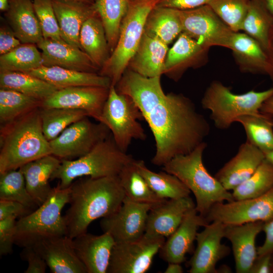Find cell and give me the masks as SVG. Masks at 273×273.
Wrapping results in <instances>:
<instances>
[{
    "label": "cell",
    "instance_id": "6da1fadb",
    "mask_svg": "<svg viewBox=\"0 0 273 273\" xmlns=\"http://www.w3.org/2000/svg\"><path fill=\"white\" fill-rule=\"evenodd\" d=\"M115 87L133 100L147 122L155 142V165L190 153L210 133L209 122L189 98L164 93L161 76L146 77L127 68Z\"/></svg>",
    "mask_w": 273,
    "mask_h": 273
},
{
    "label": "cell",
    "instance_id": "7a4b0ae2",
    "mask_svg": "<svg viewBox=\"0 0 273 273\" xmlns=\"http://www.w3.org/2000/svg\"><path fill=\"white\" fill-rule=\"evenodd\" d=\"M125 197L118 176L78 178L70 186V207L64 216L68 236L73 239L87 232L95 220L110 216Z\"/></svg>",
    "mask_w": 273,
    "mask_h": 273
},
{
    "label": "cell",
    "instance_id": "3957f363",
    "mask_svg": "<svg viewBox=\"0 0 273 273\" xmlns=\"http://www.w3.org/2000/svg\"><path fill=\"white\" fill-rule=\"evenodd\" d=\"M40 108L0 125V173L51 154L50 142L42 131Z\"/></svg>",
    "mask_w": 273,
    "mask_h": 273
},
{
    "label": "cell",
    "instance_id": "277c9868",
    "mask_svg": "<svg viewBox=\"0 0 273 273\" xmlns=\"http://www.w3.org/2000/svg\"><path fill=\"white\" fill-rule=\"evenodd\" d=\"M207 146L203 142L190 153L177 156L162 167L163 170L175 175L193 193L195 208L204 217L214 204L234 200L232 193L205 167L203 155Z\"/></svg>",
    "mask_w": 273,
    "mask_h": 273
},
{
    "label": "cell",
    "instance_id": "5b68a950",
    "mask_svg": "<svg viewBox=\"0 0 273 273\" xmlns=\"http://www.w3.org/2000/svg\"><path fill=\"white\" fill-rule=\"evenodd\" d=\"M134 160L131 155L118 147L111 133L86 154L73 160H61L51 180L58 179L59 187L66 189L81 177L117 176L124 166Z\"/></svg>",
    "mask_w": 273,
    "mask_h": 273
},
{
    "label": "cell",
    "instance_id": "8992f818",
    "mask_svg": "<svg viewBox=\"0 0 273 273\" xmlns=\"http://www.w3.org/2000/svg\"><path fill=\"white\" fill-rule=\"evenodd\" d=\"M272 96L273 87L261 92L251 90L236 94L220 81L214 80L205 91L201 103L204 109L210 111V117L215 126L225 130L240 116L264 115L261 113L260 108Z\"/></svg>",
    "mask_w": 273,
    "mask_h": 273
},
{
    "label": "cell",
    "instance_id": "52a82bcc",
    "mask_svg": "<svg viewBox=\"0 0 273 273\" xmlns=\"http://www.w3.org/2000/svg\"><path fill=\"white\" fill-rule=\"evenodd\" d=\"M160 1L131 0L116 47L100 70L99 74L110 79L111 85L116 86L127 69L144 34L147 18Z\"/></svg>",
    "mask_w": 273,
    "mask_h": 273
},
{
    "label": "cell",
    "instance_id": "ba28073f",
    "mask_svg": "<svg viewBox=\"0 0 273 273\" xmlns=\"http://www.w3.org/2000/svg\"><path fill=\"white\" fill-rule=\"evenodd\" d=\"M70 187L61 189L57 185L42 204L19 218L16 224L15 244L23 248L45 238L68 235L61 211L68 203Z\"/></svg>",
    "mask_w": 273,
    "mask_h": 273
},
{
    "label": "cell",
    "instance_id": "9c48e42d",
    "mask_svg": "<svg viewBox=\"0 0 273 273\" xmlns=\"http://www.w3.org/2000/svg\"><path fill=\"white\" fill-rule=\"evenodd\" d=\"M143 119V114L133 100L128 96L119 93L115 86L111 85L98 122L109 128L122 151L127 152L133 140H146V132L139 121Z\"/></svg>",
    "mask_w": 273,
    "mask_h": 273
},
{
    "label": "cell",
    "instance_id": "30bf717a",
    "mask_svg": "<svg viewBox=\"0 0 273 273\" xmlns=\"http://www.w3.org/2000/svg\"><path fill=\"white\" fill-rule=\"evenodd\" d=\"M89 117L74 122L50 141L51 154L61 160H73L89 152L111 134L103 123H94Z\"/></svg>",
    "mask_w": 273,
    "mask_h": 273
},
{
    "label": "cell",
    "instance_id": "8fae6325",
    "mask_svg": "<svg viewBox=\"0 0 273 273\" xmlns=\"http://www.w3.org/2000/svg\"><path fill=\"white\" fill-rule=\"evenodd\" d=\"M183 32L202 45L230 49L235 32L208 5L187 10H179Z\"/></svg>",
    "mask_w": 273,
    "mask_h": 273
},
{
    "label": "cell",
    "instance_id": "7c38bea8",
    "mask_svg": "<svg viewBox=\"0 0 273 273\" xmlns=\"http://www.w3.org/2000/svg\"><path fill=\"white\" fill-rule=\"evenodd\" d=\"M225 224L268 221L273 218V188L257 197L214 204L204 217Z\"/></svg>",
    "mask_w": 273,
    "mask_h": 273
},
{
    "label": "cell",
    "instance_id": "4fadbf2b",
    "mask_svg": "<svg viewBox=\"0 0 273 273\" xmlns=\"http://www.w3.org/2000/svg\"><path fill=\"white\" fill-rule=\"evenodd\" d=\"M165 238L143 237L135 241L116 243L110 257L108 273H145L150 268L154 256Z\"/></svg>",
    "mask_w": 273,
    "mask_h": 273
},
{
    "label": "cell",
    "instance_id": "5bb4252c",
    "mask_svg": "<svg viewBox=\"0 0 273 273\" xmlns=\"http://www.w3.org/2000/svg\"><path fill=\"white\" fill-rule=\"evenodd\" d=\"M151 205L134 202L125 197L120 208L113 214L102 218L100 226L116 243L135 241L145 234Z\"/></svg>",
    "mask_w": 273,
    "mask_h": 273
},
{
    "label": "cell",
    "instance_id": "9a60e30c",
    "mask_svg": "<svg viewBox=\"0 0 273 273\" xmlns=\"http://www.w3.org/2000/svg\"><path fill=\"white\" fill-rule=\"evenodd\" d=\"M204 228L197 234V246L188 263L190 273H217V263L231 252L229 246L221 243L225 224L214 221Z\"/></svg>",
    "mask_w": 273,
    "mask_h": 273
},
{
    "label": "cell",
    "instance_id": "2e32d148",
    "mask_svg": "<svg viewBox=\"0 0 273 273\" xmlns=\"http://www.w3.org/2000/svg\"><path fill=\"white\" fill-rule=\"evenodd\" d=\"M109 88L78 86L60 89L42 102L41 107H61L85 111L98 122Z\"/></svg>",
    "mask_w": 273,
    "mask_h": 273
},
{
    "label": "cell",
    "instance_id": "e0dca14e",
    "mask_svg": "<svg viewBox=\"0 0 273 273\" xmlns=\"http://www.w3.org/2000/svg\"><path fill=\"white\" fill-rule=\"evenodd\" d=\"M209 49L182 32L168 50L163 74L175 81H178L188 69L197 68L206 64Z\"/></svg>",
    "mask_w": 273,
    "mask_h": 273
},
{
    "label": "cell",
    "instance_id": "ac0fdd59",
    "mask_svg": "<svg viewBox=\"0 0 273 273\" xmlns=\"http://www.w3.org/2000/svg\"><path fill=\"white\" fill-rule=\"evenodd\" d=\"M53 273H87L68 235L41 239L32 245Z\"/></svg>",
    "mask_w": 273,
    "mask_h": 273
},
{
    "label": "cell",
    "instance_id": "d6986e66",
    "mask_svg": "<svg viewBox=\"0 0 273 273\" xmlns=\"http://www.w3.org/2000/svg\"><path fill=\"white\" fill-rule=\"evenodd\" d=\"M190 196L167 199L150 210L144 236L168 238L178 227L187 213L195 208Z\"/></svg>",
    "mask_w": 273,
    "mask_h": 273
},
{
    "label": "cell",
    "instance_id": "ffe728a7",
    "mask_svg": "<svg viewBox=\"0 0 273 273\" xmlns=\"http://www.w3.org/2000/svg\"><path fill=\"white\" fill-rule=\"evenodd\" d=\"M36 45L41 51L42 66H58L82 72H100V68L86 53L64 40L43 38Z\"/></svg>",
    "mask_w": 273,
    "mask_h": 273
},
{
    "label": "cell",
    "instance_id": "44dd1931",
    "mask_svg": "<svg viewBox=\"0 0 273 273\" xmlns=\"http://www.w3.org/2000/svg\"><path fill=\"white\" fill-rule=\"evenodd\" d=\"M264 159V153L246 141L214 176L226 190L233 191L250 177Z\"/></svg>",
    "mask_w": 273,
    "mask_h": 273
},
{
    "label": "cell",
    "instance_id": "7402d4cb",
    "mask_svg": "<svg viewBox=\"0 0 273 273\" xmlns=\"http://www.w3.org/2000/svg\"><path fill=\"white\" fill-rule=\"evenodd\" d=\"M207 224L205 218L194 208L189 211L176 230L165 241L159 253L166 262L181 263L192 250L198 230Z\"/></svg>",
    "mask_w": 273,
    "mask_h": 273
},
{
    "label": "cell",
    "instance_id": "603a6c76",
    "mask_svg": "<svg viewBox=\"0 0 273 273\" xmlns=\"http://www.w3.org/2000/svg\"><path fill=\"white\" fill-rule=\"evenodd\" d=\"M263 225L262 221L225 224L224 238L232 244L236 272L249 273L258 256L255 241Z\"/></svg>",
    "mask_w": 273,
    "mask_h": 273
},
{
    "label": "cell",
    "instance_id": "cb8c5ba5",
    "mask_svg": "<svg viewBox=\"0 0 273 273\" xmlns=\"http://www.w3.org/2000/svg\"><path fill=\"white\" fill-rule=\"evenodd\" d=\"M76 253L87 273H106L115 241L107 233L101 235L82 234L73 239Z\"/></svg>",
    "mask_w": 273,
    "mask_h": 273
},
{
    "label": "cell",
    "instance_id": "d4e9b609",
    "mask_svg": "<svg viewBox=\"0 0 273 273\" xmlns=\"http://www.w3.org/2000/svg\"><path fill=\"white\" fill-rule=\"evenodd\" d=\"M62 39L81 49L79 35L84 22L97 13L94 4L69 0H52Z\"/></svg>",
    "mask_w": 273,
    "mask_h": 273
},
{
    "label": "cell",
    "instance_id": "484cf974",
    "mask_svg": "<svg viewBox=\"0 0 273 273\" xmlns=\"http://www.w3.org/2000/svg\"><path fill=\"white\" fill-rule=\"evenodd\" d=\"M4 16L22 43L37 44L43 39L32 0H8Z\"/></svg>",
    "mask_w": 273,
    "mask_h": 273
},
{
    "label": "cell",
    "instance_id": "4316f807",
    "mask_svg": "<svg viewBox=\"0 0 273 273\" xmlns=\"http://www.w3.org/2000/svg\"><path fill=\"white\" fill-rule=\"evenodd\" d=\"M61 160L50 154L21 166L27 191L38 206L42 204L52 193L53 188L49 184L54 172Z\"/></svg>",
    "mask_w": 273,
    "mask_h": 273
},
{
    "label": "cell",
    "instance_id": "83f0119b",
    "mask_svg": "<svg viewBox=\"0 0 273 273\" xmlns=\"http://www.w3.org/2000/svg\"><path fill=\"white\" fill-rule=\"evenodd\" d=\"M168 50V45L144 33L127 68L146 77L161 76Z\"/></svg>",
    "mask_w": 273,
    "mask_h": 273
},
{
    "label": "cell",
    "instance_id": "f1b7e54d",
    "mask_svg": "<svg viewBox=\"0 0 273 273\" xmlns=\"http://www.w3.org/2000/svg\"><path fill=\"white\" fill-rule=\"evenodd\" d=\"M51 84L58 89L78 86L109 88L110 79L97 73L82 72L58 66H44L26 72Z\"/></svg>",
    "mask_w": 273,
    "mask_h": 273
},
{
    "label": "cell",
    "instance_id": "f546056e",
    "mask_svg": "<svg viewBox=\"0 0 273 273\" xmlns=\"http://www.w3.org/2000/svg\"><path fill=\"white\" fill-rule=\"evenodd\" d=\"M230 49L241 72L266 74V53L256 40L244 32H235Z\"/></svg>",
    "mask_w": 273,
    "mask_h": 273
},
{
    "label": "cell",
    "instance_id": "4dcf8cb0",
    "mask_svg": "<svg viewBox=\"0 0 273 273\" xmlns=\"http://www.w3.org/2000/svg\"><path fill=\"white\" fill-rule=\"evenodd\" d=\"M79 42L82 50L101 69L109 57L110 51L105 29L98 13L84 22L80 32Z\"/></svg>",
    "mask_w": 273,
    "mask_h": 273
},
{
    "label": "cell",
    "instance_id": "1f68e13d",
    "mask_svg": "<svg viewBox=\"0 0 273 273\" xmlns=\"http://www.w3.org/2000/svg\"><path fill=\"white\" fill-rule=\"evenodd\" d=\"M182 32L178 10L157 5L149 13L144 27V33L168 46Z\"/></svg>",
    "mask_w": 273,
    "mask_h": 273
},
{
    "label": "cell",
    "instance_id": "d6a6232c",
    "mask_svg": "<svg viewBox=\"0 0 273 273\" xmlns=\"http://www.w3.org/2000/svg\"><path fill=\"white\" fill-rule=\"evenodd\" d=\"M135 166L153 191L160 198L175 199L190 196L191 192L175 175L163 170L149 169L143 160H135Z\"/></svg>",
    "mask_w": 273,
    "mask_h": 273
},
{
    "label": "cell",
    "instance_id": "836d02e7",
    "mask_svg": "<svg viewBox=\"0 0 273 273\" xmlns=\"http://www.w3.org/2000/svg\"><path fill=\"white\" fill-rule=\"evenodd\" d=\"M0 88L14 90L42 102L58 90L43 79L19 72H0Z\"/></svg>",
    "mask_w": 273,
    "mask_h": 273
},
{
    "label": "cell",
    "instance_id": "e575fe53",
    "mask_svg": "<svg viewBox=\"0 0 273 273\" xmlns=\"http://www.w3.org/2000/svg\"><path fill=\"white\" fill-rule=\"evenodd\" d=\"M135 159L123 167L118 175L125 196L138 203L158 206L167 199L159 197L138 171Z\"/></svg>",
    "mask_w": 273,
    "mask_h": 273
},
{
    "label": "cell",
    "instance_id": "d590c367",
    "mask_svg": "<svg viewBox=\"0 0 273 273\" xmlns=\"http://www.w3.org/2000/svg\"><path fill=\"white\" fill-rule=\"evenodd\" d=\"M131 0H95L94 7L103 24L110 53L117 44L121 25Z\"/></svg>",
    "mask_w": 273,
    "mask_h": 273
},
{
    "label": "cell",
    "instance_id": "8d00e7d4",
    "mask_svg": "<svg viewBox=\"0 0 273 273\" xmlns=\"http://www.w3.org/2000/svg\"><path fill=\"white\" fill-rule=\"evenodd\" d=\"M273 25V17L264 0H250L241 30L256 40L266 52L268 37Z\"/></svg>",
    "mask_w": 273,
    "mask_h": 273
},
{
    "label": "cell",
    "instance_id": "74e56055",
    "mask_svg": "<svg viewBox=\"0 0 273 273\" xmlns=\"http://www.w3.org/2000/svg\"><path fill=\"white\" fill-rule=\"evenodd\" d=\"M40 116L43 134L49 142L72 124L89 117L83 110L61 107H40Z\"/></svg>",
    "mask_w": 273,
    "mask_h": 273
},
{
    "label": "cell",
    "instance_id": "f35d334b",
    "mask_svg": "<svg viewBox=\"0 0 273 273\" xmlns=\"http://www.w3.org/2000/svg\"><path fill=\"white\" fill-rule=\"evenodd\" d=\"M42 102L17 91L0 88V125L41 107Z\"/></svg>",
    "mask_w": 273,
    "mask_h": 273
},
{
    "label": "cell",
    "instance_id": "ab89813d",
    "mask_svg": "<svg viewBox=\"0 0 273 273\" xmlns=\"http://www.w3.org/2000/svg\"><path fill=\"white\" fill-rule=\"evenodd\" d=\"M42 66L41 53L35 44L21 43L0 56V72L26 73Z\"/></svg>",
    "mask_w": 273,
    "mask_h": 273
},
{
    "label": "cell",
    "instance_id": "60d3db41",
    "mask_svg": "<svg viewBox=\"0 0 273 273\" xmlns=\"http://www.w3.org/2000/svg\"><path fill=\"white\" fill-rule=\"evenodd\" d=\"M235 122L243 126L246 141L264 154L273 150V119L266 115L261 116L243 115Z\"/></svg>",
    "mask_w": 273,
    "mask_h": 273
},
{
    "label": "cell",
    "instance_id": "b9f144b4",
    "mask_svg": "<svg viewBox=\"0 0 273 273\" xmlns=\"http://www.w3.org/2000/svg\"><path fill=\"white\" fill-rule=\"evenodd\" d=\"M273 188V165L264 159L247 180L232 191L234 200L261 196Z\"/></svg>",
    "mask_w": 273,
    "mask_h": 273
},
{
    "label": "cell",
    "instance_id": "7bdbcfd3",
    "mask_svg": "<svg viewBox=\"0 0 273 273\" xmlns=\"http://www.w3.org/2000/svg\"><path fill=\"white\" fill-rule=\"evenodd\" d=\"M18 202L32 211L38 206L28 193L24 176L19 168L0 173V200Z\"/></svg>",
    "mask_w": 273,
    "mask_h": 273
},
{
    "label": "cell",
    "instance_id": "ee69618b",
    "mask_svg": "<svg viewBox=\"0 0 273 273\" xmlns=\"http://www.w3.org/2000/svg\"><path fill=\"white\" fill-rule=\"evenodd\" d=\"M250 0H209L208 5L235 32L241 30Z\"/></svg>",
    "mask_w": 273,
    "mask_h": 273
},
{
    "label": "cell",
    "instance_id": "f6af8a7d",
    "mask_svg": "<svg viewBox=\"0 0 273 273\" xmlns=\"http://www.w3.org/2000/svg\"><path fill=\"white\" fill-rule=\"evenodd\" d=\"M44 39L64 40L52 0H32Z\"/></svg>",
    "mask_w": 273,
    "mask_h": 273
},
{
    "label": "cell",
    "instance_id": "bcb514c9",
    "mask_svg": "<svg viewBox=\"0 0 273 273\" xmlns=\"http://www.w3.org/2000/svg\"><path fill=\"white\" fill-rule=\"evenodd\" d=\"M17 217L12 216L0 220V255L5 256L13 252Z\"/></svg>",
    "mask_w": 273,
    "mask_h": 273
},
{
    "label": "cell",
    "instance_id": "7dc6e473",
    "mask_svg": "<svg viewBox=\"0 0 273 273\" xmlns=\"http://www.w3.org/2000/svg\"><path fill=\"white\" fill-rule=\"evenodd\" d=\"M23 260L28 262V267L25 273H44L46 272L47 264L44 259L35 250L32 246L23 248L20 253Z\"/></svg>",
    "mask_w": 273,
    "mask_h": 273
},
{
    "label": "cell",
    "instance_id": "c3c4849f",
    "mask_svg": "<svg viewBox=\"0 0 273 273\" xmlns=\"http://www.w3.org/2000/svg\"><path fill=\"white\" fill-rule=\"evenodd\" d=\"M32 211L31 210L18 202L0 200V220L12 216L21 218Z\"/></svg>",
    "mask_w": 273,
    "mask_h": 273
},
{
    "label": "cell",
    "instance_id": "681fc988",
    "mask_svg": "<svg viewBox=\"0 0 273 273\" xmlns=\"http://www.w3.org/2000/svg\"><path fill=\"white\" fill-rule=\"evenodd\" d=\"M22 43L16 36L11 27L6 25H1L0 28V54H6Z\"/></svg>",
    "mask_w": 273,
    "mask_h": 273
},
{
    "label": "cell",
    "instance_id": "f907efd6",
    "mask_svg": "<svg viewBox=\"0 0 273 273\" xmlns=\"http://www.w3.org/2000/svg\"><path fill=\"white\" fill-rule=\"evenodd\" d=\"M209 0H160L157 6L179 10H187L207 5Z\"/></svg>",
    "mask_w": 273,
    "mask_h": 273
},
{
    "label": "cell",
    "instance_id": "816d5d0a",
    "mask_svg": "<svg viewBox=\"0 0 273 273\" xmlns=\"http://www.w3.org/2000/svg\"><path fill=\"white\" fill-rule=\"evenodd\" d=\"M262 232L265 234L263 243L257 247L258 256L273 253V218L263 222Z\"/></svg>",
    "mask_w": 273,
    "mask_h": 273
},
{
    "label": "cell",
    "instance_id": "f5cc1de1",
    "mask_svg": "<svg viewBox=\"0 0 273 273\" xmlns=\"http://www.w3.org/2000/svg\"><path fill=\"white\" fill-rule=\"evenodd\" d=\"M272 254L257 256L252 265L249 273H272Z\"/></svg>",
    "mask_w": 273,
    "mask_h": 273
},
{
    "label": "cell",
    "instance_id": "db71d44e",
    "mask_svg": "<svg viewBox=\"0 0 273 273\" xmlns=\"http://www.w3.org/2000/svg\"><path fill=\"white\" fill-rule=\"evenodd\" d=\"M266 53L267 58L266 74L269 76L273 83V25L269 32L268 47Z\"/></svg>",
    "mask_w": 273,
    "mask_h": 273
},
{
    "label": "cell",
    "instance_id": "11a10c76",
    "mask_svg": "<svg viewBox=\"0 0 273 273\" xmlns=\"http://www.w3.org/2000/svg\"><path fill=\"white\" fill-rule=\"evenodd\" d=\"M260 112L273 119V96L263 103L260 108Z\"/></svg>",
    "mask_w": 273,
    "mask_h": 273
},
{
    "label": "cell",
    "instance_id": "9f6ffc18",
    "mask_svg": "<svg viewBox=\"0 0 273 273\" xmlns=\"http://www.w3.org/2000/svg\"><path fill=\"white\" fill-rule=\"evenodd\" d=\"M181 263L177 262H169L164 271L165 273H182L184 269Z\"/></svg>",
    "mask_w": 273,
    "mask_h": 273
},
{
    "label": "cell",
    "instance_id": "6f0895ef",
    "mask_svg": "<svg viewBox=\"0 0 273 273\" xmlns=\"http://www.w3.org/2000/svg\"><path fill=\"white\" fill-rule=\"evenodd\" d=\"M264 1L267 9L273 17V0H264Z\"/></svg>",
    "mask_w": 273,
    "mask_h": 273
},
{
    "label": "cell",
    "instance_id": "680465c9",
    "mask_svg": "<svg viewBox=\"0 0 273 273\" xmlns=\"http://www.w3.org/2000/svg\"><path fill=\"white\" fill-rule=\"evenodd\" d=\"M8 6V0H0V10L4 12L6 10Z\"/></svg>",
    "mask_w": 273,
    "mask_h": 273
},
{
    "label": "cell",
    "instance_id": "91938a15",
    "mask_svg": "<svg viewBox=\"0 0 273 273\" xmlns=\"http://www.w3.org/2000/svg\"><path fill=\"white\" fill-rule=\"evenodd\" d=\"M264 155L265 159L273 165V150L264 154Z\"/></svg>",
    "mask_w": 273,
    "mask_h": 273
},
{
    "label": "cell",
    "instance_id": "94428289",
    "mask_svg": "<svg viewBox=\"0 0 273 273\" xmlns=\"http://www.w3.org/2000/svg\"><path fill=\"white\" fill-rule=\"evenodd\" d=\"M69 1L78 2L88 4H94L95 1V0H69Z\"/></svg>",
    "mask_w": 273,
    "mask_h": 273
},
{
    "label": "cell",
    "instance_id": "6125c7cd",
    "mask_svg": "<svg viewBox=\"0 0 273 273\" xmlns=\"http://www.w3.org/2000/svg\"><path fill=\"white\" fill-rule=\"evenodd\" d=\"M271 264H272V273H273V254L272 255Z\"/></svg>",
    "mask_w": 273,
    "mask_h": 273
}]
</instances>
